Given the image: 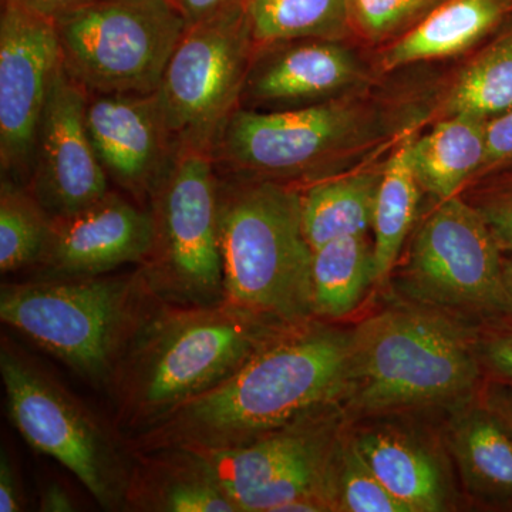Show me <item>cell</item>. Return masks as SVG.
<instances>
[{"label":"cell","instance_id":"obj_1","mask_svg":"<svg viewBox=\"0 0 512 512\" xmlns=\"http://www.w3.org/2000/svg\"><path fill=\"white\" fill-rule=\"evenodd\" d=\"M352 330L312 322L291 329L255 353L234 375L128 437L130 451L180 447L201 453L232 450L305 414L338 406Z\"/></svg>","mask_w":512,"mask_h":512},{"label":"cell","instance_id":"obj_2","mask_svg":"<svg viewBox=\"0 0 512 512\" xmlns=\"http://www.w3.org/2000/svg\"><path fill=\"white\" fill-rule=\"evenodd\" d=\"M295 329V328H293ZM291 329L224 302H161L131 343L106 393L123 439L214 389Z\"/></svg>","mask_w":512,"mask_h":512},{"label":"cell","instance_id":"obj_3","mask_svg":"<svg viewBox=\"0 0 512 512\" xmlns=\"http://www.w3.org/2000/svg\"><path fill=\"white\" fill-rule=\"evenodd\" d=\"M218 177L225 302L286 329L312 322L313 249L303 231L301 188Z\"/></svg>","mask_w":512,"mask_h":512},{"label":"cell","instance_id":"obj_4","mask_svg":"<svg viewBox=\"0 0 512 512\" xmlns=\"http://www.w3.org/2000/svg\"><path fill=\"white\" fill-rule=\"evenodd\" d=\"M140 268L0 286L3 325L106 392L137 333L161 305Z\"/></svg>","mask_w":512,"mask_h":512},{"label":"cell","instance_id":"obj_5","mask_svg":"<svg viewBox=\"0 0 512 512\" xmlns=\"http://www.w3.org/2000/svg\"><path fill=\"white\" fill-rule=\"evenodd\" d=\"M477 343L426 308H390L352 330L339 410L375 414L458 402L480 379Z\"/></svg>","mask_w":512,"mask_h":512},{"label":"cell","instance_id":"obj_6","mask_svg":"<svg viewBox=\"0 0 512 512\" xmlns=\"http://www.w3.org/2000/svg\"><path fill=\"white\" fill-rule=\"evenodd\" d=\"M0 376L10 420L26 443L66 467L104 510L124 511L133 454L120 431L6 336Z\"/></svg>","mask_w":512,"mask_h":512},{"label":"cell","instance_id":"obj_7","mask_svg":"<svg viewBox=\"0 0 512 512\" xmlns=\"http://www.w3.org/2000/svg\"><path fill=\"white\" fill-rule=\"evenodd\" d=\"M218 184L210 153L178 151L148 200L153 244L138 268L165 303L215 306L225 302Z\"/></svg>","mask_w":512,"mask_h":512},{"label":"cell","instance_id":"obj_8","mask_svg":"<svg viewBox=\"0 0 512 512\" xmlns=\"http://www.w3.org/2000/svg\"><path fill=\"white\" fill-rule=\"evenodd\" d=\"M64 72L90 94H154L187 29L170 0H94L55 22Z\"/></svg>","mask_w":512,"mask_h":512},{"label":"cell","instance_id":"obj_9","mask_svg":"<svg viewBox=\"0 0 512 512\" xmlns=\"http://www.w3.org/2000/svg\"><path fill=\"white\" fill-rule=\"evenodd\" d=\"M372 107L353 96L282 111L238 109L211 150L217 173L305 185L372 137Z\"/></svg>","mask_w":512,"mask_h":512},{"label":"cell","instance_id":"obj_10","mask_svg":"<svg viewBox=\"0 0 512 512\" xmlns=\"http://www.w3.org/2000/svg\"><path fill=\"white\" fill-rule=\"evenodd\" d=\"M414 299L488 326L512 319L503 255L470 201L441 200L420 225L404 278Z\"/></svg>","mask_w":512,"mask_h":512},{"label":"cell","instance_id":"obj_11","mask_svg":"<svg viewBox=\"0 0 512 512\" xmlns=\"http://www.w3.org/2000/svg\"><path fill=\"white\" fill-rule=\"evenodd\" d=\"M254 43L244 5L187 26L156 94L175 153H210L239 107Z\"/></svg>","mask_w":512,"mask_h":512},{"label":"cell","instance_id":"obj_12","mask_svg":"<svg viewBox=\"0 0 512 512\" xmlns=\"http://www.w3.org/2000/svg\"><path fill=\"white\" fill-rule=\"evenodd\" d=\"M62 67L55 22L19 0H2L0 13V168L28 185L37 131Z\"/></svg>","mask_w":512,"mask_h":512},{"label":"cell","instance_id":"obj_13","mask_svg":"<svg viewBox=\"0 0 512 512\" xmlns=\"http://www.w3.org/2000/svg\"><path fill=\"white\" fill-rule=\"evenodd\" d=\"M86 103L87 93L62 64L40 120L26 185L52 220L76 214L111 191L87 131Z\"/></svg>","mask_w":512,"mask_h":512},{"label":"cell","instance_id":"obj_14","mask_svg":"<svg viewBox=\"0 0 512 512\" xmlns=\"http://www.w3.org/2000/svg\"><path fill=\"white\" fill-rule=\"evenodd\" d=\"M367 70L346 40L296 39L254 46L239 109L282 111L353 96Z\"/></svg>","mask_w":512,"mask_h":512},{"label":"cell","instance_id":"obj_15","mask_svg":"<svg viewBox=\"0 0 512 512\" xmlns=\"http://www.w3.org/2000/svg\"><path fill=\"white\" fill-rule=\"evenodd\" d=\"M153 244L147 207L111 190L90 207L52 220L49 242L37 265L40 278L111 274L146 262Z\"/></svg>","mask_w":512,"mask_h":512},{"label":"cell","instance_id":"obj_16","mask_svg":"<svg viewBox=\"0 0 512 512\" xmlns=\"http://www.w3.org/2000/svg\"><path fill=\"white\" fill-rule=\"evenodd\" d=\"M86 126L110 184L148 207L175 156L156 94L87 93Z\"/></svg>","mask_w":512,"mask_h":512},{"label":"cell","instance_id":"obj_17","mask_svg":"<svg viewBox=\"0 0 512 512\" xmlns=\"http://www.w3.org/2000/svg\"><path fill=\"white\" fill-rule=\"evenodd\" d=\"M338 416V406L325 407L245 446L218 453H198L207 458L242 512L245 501L252 495L306 458L332 446L339 439Z\"/></svg>","mask_w":512,"mask_h":512},{"label":"cell","instance_id":"obj_18","mask_svg":"<svg viewBox=\"0 0 512 512\" xmlns=\"http://www.w3.org/2000/svg\"><path fill=\"white\" fill-rule=\"evenodd\" d=\"M133 454L124 511L239 512L201 453L165 447Z\"/></svg>","mask_w":512,"mask_h":512},{"label":"cell","instance_id":"obj_19","mask_svg":"<svg viewBox=\"0 0 512 512\" xmlns=\"http://www.w3.org/2000/svg\"><path fill=\"white\" fill-rule=\"evenodd\" d=\"M512 18V0H450L409 32L387 43L382 72L463 55L487 42Z\"/></svg>","mask_w":512,"mask_h":512},{"label":"cell","instance_id":"obj_20","mask_svg":"<svg viewBox=\"0 0 512 512\" xmlns=\"http://www.w3.org/2000/svg\"><path fill=\"white\" fill-rule=\"evenodd\" d=\"M380 483L412 512L447 510L450 488L439 458L402 431L366 430L352 439Z\"/></svg>","mask_w":512,"mask_h":512},{"label":"cell","instance_id":"obj_21","mask_svg":"<svg viewBox=\"0 0 512 512\" xmlns=\"http://www.w3.org/2000/svg\"><path fill=\"white\" fill-rule=\"evenodd\" d=\"M450 446L471 497L512 510V437L484 404L458 414Z\"/></svg>","mask_w":512,"mask_h":512},{"label":"cell","instance_id":"obj_22","mask_svg":"<svg viewBox=\"0 0 512 512\" xmlns=\"http://www.w3.org/2000/svg\"><path fill=\"white\" fill-rule=\"evenodd\" d=\"M487 121L454 114L444 117L424 136L410 138V158L423 190L440 201L447 200L478 178L487 150Z\"/></svg>","mask_w":512,"mask_h":512},{"label":"cell","instance_id":"obj_23","mask_svg":"<svg viewBox=\"0 0 512 512\" xmlns=\"http://www.w3.org/2000/svg\"><path fill=\"white\" fill-rule=\"evenodd\" d=\"M382 170L326 175L301 185L303 231L313 251L372 229Z\"/></svg>","mask_w":512,"mask_h":512},{"label":"cell","instance_id":"obj_24","mask_svg":"<svg viewBox=\"0 0 512 512\" xmlns=\"http://www.w3.org/2000/svg\"><path fill=\"white\" fill-rule=\"evenodd\" d=\"M410 138L394 150L382 168L372 231L377 282L386 281L399 259L404 241L416 222L420 201L419 180L410 158Z\"/></svg>","mask_w":512,"mask_h":512},{"label":"cell","instance_id":"obj_25","mask_svg":"<svg viewBox=\"0 0 512 512\" xmlns=\"http://www.w3.org/2000/svg\"><path fill=\"white\" fill-rule=\"evenodd\" d=\"M376 281L373 244L367 235L333 239L313 251L315 318L340 319L355 311Z\"/></svg>","mask_w":512,"mask_h":512},{"label":"cell","instance_id":"obj_26","mask_svg":"<svg viewBox=\"0 0 512 512\" xmlns=\"http://www.w3.org/2000/svg\"><path fill=\"white\" fill-rule=\"evenodd\" d=\"M244 12L254 46L353 36L350 0H244Z\"/></svg>","mask_w":512,"mask_h":512},{"label":"cell","instance_id":"obj_27","mask_svg":"<svg viewBox=\"0 0 512 512\" xmlns=\"http://www.w3.org/2000/svg\"><path fill=\"white\" fill-rule=\"evenodd\" d=\"M443 106L444 117L468 114L483 120L512 107V18L461 70Z\"/></svg>","mask_w":512,"mask_h":512},{"label":"cell","instance_id":"obj_28","mask_svg":"<svg viewBox=\"0 0 512 512\" xmlns=\"http://www.w3.org/2000/svg\"><path fill=\"white\" fill-rule=\"evenodd\" d=\"M52 217L26 185L9 177L0 183V272L36 269L45 254Z\"/></svg>","mask_w":512,"mask_h":512},{"label":"cell","instance_id":"obj_29","mask_svg":"<svg viewBox=\"0 0 512 512\" xmlns=\"http://www.w3.org/2000/svg\"><path fill=\"white\" fill-rule=\"evenodd\" d=\"M450 0H350L353 36L373 45L392 42Z\"/></svg>","mask_w":512,"mask_h":512},{"label":"cell","instance_id":"obj_30","mask_svg":"<svg viewBox=\"0 0 512 512\" xmlns=\"http://www.w3.org/2000/svg\"><path fill=\"white\" fill-rule=\"evenodd\" d=\"M338 511L412 512L394 497L357 453L352 440H340Z\"/></svg>","mask_w":512,"mask_h":512},{"label":"cell","instance_id":"obj_31","mask_svg":"<svg viewBox=\"0 0 512 512\" xmlns=\"http://www.w3.org/2000/svg\"><path fill=\"white\" fill-rule=\"evenodd\" d=\"M485 160L480 180L512 167V107L487 121Z\"/></svg>","mask_w":512,"mask_h":512},{"label":"cell","instance_id":"obj_32","mask_svg":"<svg viewBox=\"0 0 512 512\" xmlns=\"http://www.w3.org/2000/svg\"><path fill=\"white\" fill-rule=\"evenodd\" d=\"M477 343L481 365L490 369L498 382L512 384V319L490 326Z\"/></svg>","mask_w":512,"mask_h":512},{"label":"cell","instance_id":"obj_33","mask_svg":"<svg viewBox=\"0 0 512 512\" xmlns=\"http://www.w3.org/2000/svg\"><path fill=\"white\" fill-rule=\"evenodd\" d=\"M25 493L22 477L15 458L9 448L0 450V512H20L25 510Z\"/></svg>","mask_w":512,"mask_h":512},{"label":"cell","instance_id":"obj_34","mask_svg":"<svg viewBox=\"0 0 512 512\" xmlns=\"http://www.w3.org/2000/svg\"><path fill=\"white\" fill-rule=\"evenodd\" d=\"M180 10L187 25L204 22L232 8L244 5V0H170Z\"/></svg>","mask_w":512,"mask_h":512},{"label":"cell","instance_id":"obj_35","mask_svg":"<svg viewBox=\"0 0 512 512\" xmlns=\"http://www.w3.org/2000/svg\"><path fill=\"white\" fill-rule=\"evenodd\" d=\"M484 406L503 423L512 437V384L495 382L487 389Z\"/></svg>","mask_w":512,"mask_h":512},{"label":"cell","instance_id":"obj_36","mask_svg":"<svg viewBox=\"0 0 512 512\" xmlns=\"http://www.w3.org/2000/svg\"><path fill=\"white\" fill-rule=\"evenodd\" d=\"M39 510L42 512H73L77 511V504L73 495L64 485L50 481L40 493Z\"/></svg>","mask_w":512,"mask_h":512},{"label":"cell","instance_id":"obj_37","mask_svg":"<svg viewBox=\"0 0 512 512\" xmlns=\"http://www.w3.org/2000/svg\"><path fill=\"white\" fill-rule=\"evenodd\" d=\"M19 2L36 12L37 15L56 22L67 13L83 8L94 0H19Z\"/></svg>","mask_w":512,"mask_h":512},{"label":"cell","instance_id":"obj_38","mask_svg":"<svg viewBox=\"0 0 512 512\" xmlns=\"http://www.w3.org/2000/svg\"><path fill=\"white\" fill-rule=\"evenodd\" d=\"M508 170H512V167H511V168H508ZM505 171H507V170H505Z\"/></svg>","mask_w":512,"mask_h":512}]
</instances>
